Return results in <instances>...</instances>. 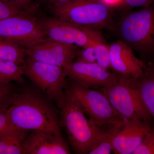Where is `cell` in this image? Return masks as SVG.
<instances>
[{"instance_id":"cell-7","label":"cell","mask_w":154,"mask_h":154,"mask_svg":"<svg viewBox=\"0 0 154 154\" xmlns=\"http://www.w3.org/2000/svg\"><path fill=\"white\" fill-rule=\"evenodd\" d=\"M66 88L72 94L89 119L100 127L107 128L121 120L103 92L80 85L71 80Z\"/></svg>"},{"instance_id":"cell-16","label":"cell","mask_w":154,"mask_h":154,"mask_svg":"<svg viewBox=\"0 0 154 154\" xmlns=\"http://www.w3.org/2000/svg\"><path fill=\"white\" fill-rule=\"evenodd\" d=\"M29 131L15 127L0 135V154H25L22 143Z\"/></svg>"},{"instance_id":"cell-14","label":"cell","mask_w":154,"mask_h":154,"mask_svg":"<svg viewBox=\"0 0 154 154\" xmlns=\"http://www.w3.org/2000/svg\"><path fill=\"white\" fill-rule=\"evenodd\" d=\"M40 22L45 36L51 40L82 48L88 44V35L82 27L57 18L44 19Z\"/></svg>"},{"instance_id":"cell-25","label":"cell","mask_w":154,"mask_h":154,"mask_svg":"<svg viewBox=\"0 0 154 154\" xmlns=\"http://www.w3.org/2000/svg\"><path fill=\"white\" fill-rule=\"evenodd\" d=\"M15 127L11 122L7 110L0 112V135Z\"/></svg>"},{"instance_id":"cell-22","label":"cell","mask_w":154,"mask_h":154,"mask_svg":"<svg viewBox=\"0 0 154 154\" xmlns=\"http://www.w3.org/2000/svg\"><path fill=\"white\" fill-rule=\"evenodd\" d=\"M133 154H154V127L146 136Z\"/></svg>"},{"instance_id":"cell-29","label":"cell","mask_w":154,"mask_h":154,"mask_svg":"<svg viewBox=\"0 0 154 154\" xmlns=\"http://www.w3.org/2000/svg\"><path fill=\"white\" fill-rule=\"evenodd\" d=\"M72 0H53L54 5H60L70 2Z\"/></svg>"},{"instance_id":"cell-23","label":"cell","mask_w":154,"mask_h":154,"mask_svg":"<svg viewBox=\"0 0 154 154\" xmlns=\"http://www.w3.org/2000/svg\"><path fill=\"white\" fill-rule=\"evenodd\" d=\"M76 61L85 63L96 62V56L93 45L88 39V44L79 50L77 54Z\"/></svg>"},{"instance_id":"cell-4","label":"cell","mask_w":154,"mask_h":154,"mask_svg":"<svg viewBox=\"0 0 154 154\" xmlns=\"http://www.w3.org/2000/svg\"><path fill=\"white\" fill-rule=\"evenodd\" d=\"M58 19L80 27L99 29L110 26L112 19L110 7L100 0H72L54 5Z\"/></svg>"},{"instance_id":"cell-15","label":"cell","mask_w":154,"mask_h":154,"mask_svg":"<svg viewBox=\"0 0 154 154\" xmlns=\"http://www.w3.org/2000/svg\"><path fill=\"white\" fill-rule=\"evenodd\" d=\"M129 82L139 92L147 110L153 119L154 127V61L147 63L141 76L129 80Z\"/></svg>"},{"instance_id":"cell-18","label":"cell","mask_w":154,"mask_h":154,"mask_svg":"<svg viewBox=\"0 0 154 154\" xmlns=\"http://www.w3.org/2000/svg\"><path fill=\"white\" fill-rule=\"evenodd\" d=\"M27 48L7 40L0 39V58L22 66L27 56Z\"/></svg>"},{"instance_id":"cell-1","label":"cell","mask_w":154,"mask_h":154,"mask_svg":"<svg viewBox=\"0 0 154 154\" xmlns=\"http://www.w3.org/2000/svg\"><path fill=\"white\" fill-rule=\"evenodd\" d=\"M54 101L38 88H18L7 109L14 126L25 130L61 133L60 113Z\"/></svg>"},{"instance_id":"cell-17","label":"cell","mask_w":154,"mask_h":154,"mask_svg":"<svg viewBox=\"0 0 154 154\" xmlns=\"http://www.w3.org/2000/svg\"><path fill=\"white\" fill-rule=\"evenodd\" d=\"M88 35L95 50L96 62L106 69L110 68L109 45H107L102 33L97 28L82 27Z\"/></svg>"},{"instance_id":"cell-20","label":"cell","mask_w":154,"mask_h":154,"mask_svg":"<svg viewBox=\"0 0 154 154\" xmlns=\"http://www.w3.org/2000/svg\"><path fill=\"white\" fill-rule=\"evenodd\" d=\"M122 120L109 127L105 137L91 150L89 154H110L113 152V139L120 127Z\"/></svg>"},{"instance_id":"cell-13","label":"cell","mask_w":154,"mask_h":154,"mask_svg":"<svg viewBox=\"0 0 154 154\" xmlns=\"http://www.w3.org/2000/svg\"><path fill=\"white\" fill-rule=\"evenodd\" d=\"M25 154H69V146L61 133L31 130L23 140Z\"/></svg>"},{"instance_id":"cell-5","label":"cell","mask_w":154,"mask_h":154,"mask_svg":"<svg viewBox=\"0 0 154 154\" xmlns=\"http://www.w3.org/2000/svg\"><path fill=\"white\" fill-rule=\"evenodd\" d=\"M118 77L112 85L103 90L110 105L121 120L139 119L154 124L139 91L129 80Z\"/></svg>"},{"instance_id":"cell-26","label":"cell","mask_w":154,"mask_h":154,"mask_svg":"<svg viewBox=\"0 0 154 154\" xmlns=\"http://www.w3.org/2000/svg\"><path fill=\"white\" fill-rule=\"evenodd\" d=\"M154 2V0H123V4L130 8H144L149 7Z\"/></svg>"},{"instance_id":"cell-6","label":"cell","mask_w":154,"mask_h":154,"mask_svg":"<svg viewBox=\"0 0 154 154\" xmlns=\"http://www.w3.org/2000/svg\"><path fill=\"white\" fill-rule=\"evenodd\" d=\"M23 73L59 108L63 103L67 83L64 68L27 57L22 65Z\"/></svg>"},{"instance_id":"cell-21","label":"cell","mask_w":154,"mask_h":154,"mask_svg":"<svg viewBox=\"0 0 154 154\" xmlns=\"http://www.w3.org/2000/svg\"><path fill=\"white\" fill-rule=\"evenodd\" d=\"M18 89L12 82H0V112L6 111L11 106Z\"/></svg>"},{"instance_id":"cell-12","label":"cell","mask_w":154,"mask_h":154,"mask_svg":"<svg viewBox=\"0 0 154 154\" xmlns=\"http://www.w3.org/2000/svg\"><path fill=\"white\" fill-rule=\"evenodd\" d=\"M153 125L139 119L122 120L113 142L116 154H133Z\"/></svg>"},{"instance_id":"cell-3","label":"cell","mask_w":154,"mask_h":154,"mask_svg":"<svg viewBox=\"0 0 154 154\" xmlns=\"http://www.w3.org/2000/svg\"><path fill=\"white\" fill-rule=\"evenodd\" d=\"M118 32L120 39L143 60L154 57V2L125 16L119 22Z\"/></svg>"},{"instance_id":"cell-28","label":"cell","mask_w":154,"mask_h":154,"mask_svg":"<svg viewBox=\"0 0 154 154\" xmlns=\"http://www.w3.org/2000/svg\"><path fill=\"white\" fill-rule=\"evenodd\" d=\"M100 1L106 5L110 8L111 6L119 5L120 3L123 4V0H100Z\"/></svg>"},{"instance_id":"cell-24","label":"cell","mask_w":154,"mask_h":154,"mask_svg":"<svg viewBox=\"0 0 154 154\" xmlns=\"http://www.w3.org/2000/svg\"><path fill=\"white\" fill-rule=\"evenodd\" d=\"M23 14L25 13L22 10L11 5L5 0H0V20Z\"/></svg>"},{"instance_id":"cell-11","label":"cell","mask_w":154,"mask_h":154,"mask_svg":"<svg viewBox=\"0 0 154 154\" xmlns=\"http://www.w3.org/2000/svg\"><path fill=\"white\" fill-rule=\"evenodd\" d=\"M78 47L48 38L27 48V56L33 60L64 68L76 58Z\"/></svg>"},{"instance_id":"cell-19","label":"cell","mask_w":154,"mask_h":154,"mask_svg":"<svg viewBox=\"0 0 154 154\" xmlns=\"http://www.w3.org/2000/svg\"><path fill=\"white\" fill-rule=\"evenodd\" d=\"M23 75L22 66L0 58V82L6 83L15 82L23 86Z\"/></svg>"},{"instance_id":"cell-8","label":"cell","mask_w":154,"mask_h":154,"mask_svg":"<svg viewBox=\"0 0 154 154\" xmlns=\"http://www.w3.org/2000/svg\"><path fill=\"white\" fill-rule=\"evenodd\" d=\"M40 22L20 14L0 20V39L30 48L46 40Z\"/></svg>"},{"instance_id":"cell-27","label":"cell","mask_w":154,"mask_h":154,"mask_svg":"<svg viewBox=\"0 0 154 154\" xmlns=\"http://www.w3.org/2000/svg\"><path fill=\"white\" fill-rule=\"evenodd\" d=\"M11 5L21 10L27 7L32 0H5Z\"/></svg>"},{"instance_id":"cell-9","label":"cell","mask_w":154,"mask_h":154,"mask_svg":"<svg viewBox=\"0 0 154 154\" xmlns=\"http://www.w3.org/2000/svg\"><path fill=\"white\" fill-rule=\"evenodd\" d=\"M67 77L80 85L96 89H106L116 82L118 77L96 62H72L64 68Z\"/></svg>"},{"instance_id":"cell-2","label":"cell","mask_w":154,"mask_h":154,"mask_svg":"<svg viewBox=\"0 0 154 154\" xmlns=\"http://www.w3.org/2000/svg\"><path fill=\"white\" fill-rule=\"evenodd\" d=\"M59 109L61 128L65 131L75 153L89 154L107 134L110 126L103 128L91 121L76 99L66 88L63 103Z\"/></svg>"},{"instance_id":"cell-10","label":"cell","mask_w":154,"mask_h":154,"mask_svg":"<svg viewBox=\"0 0 154 154\" xmlns=\"http://www.w3.org/2000/svg\"><path fill=\"white\" fill-rule=\"evenodd\" d=\"M110 68L119 77L128 80L143 75L147 63L135 55L133 50L121 39L109 45Z\"/></svg>"}]
</instances>
